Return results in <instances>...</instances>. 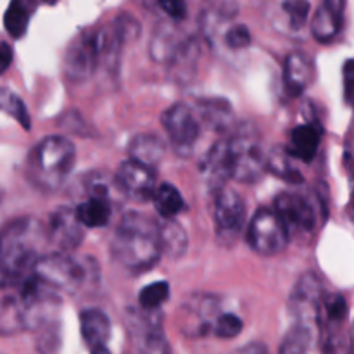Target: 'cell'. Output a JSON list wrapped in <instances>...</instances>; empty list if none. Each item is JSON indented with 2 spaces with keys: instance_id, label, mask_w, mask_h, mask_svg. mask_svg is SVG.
<instances>
[{
  "instance_id": "obj_11",
  "label": "cell",
  "mask_w": 354,
  "mask_h": 354,
  "mask_svg": "<svg viewBox=\"0 0 354 354\" xmlns=\"http://www.w3.org/2000/svg\"><path fill=\"white\" fill-rule=\"evenodd\" d=\"M324 297V286L315 273L301 275L289 296V310L296 324L310 328L317 327Z\"/></svg>"
},
{
  "instance_id": "obj_25",
  "label": "cell",
  "mask_w": 354,
  "mask_h": 354,
  "mask_svg": "<svg viewBox=\"0 0 354 354\" xmlns=\"http://www.w3.org/2000/svg\"><path fill=\"white\" fill-rule=\"evenodd\" d=\"M159 241H161L162 254L171 259H180L189 248V237L175 218H161L158 221Z\"/></svg>"
},
{
  "instance_id": "obj_33",
  "label": "cell",
  "mask_w": 354,
  "mask_h": 354,
  "mask_svg": "<svg viewBox=\"0 0 354 354\" xmlns=\"http://www.w3.org/2000/svg\"><path fill=\"white\" fill-rule=\"evenodd\" d=\"M169 297V286L168 282H154L149 283L147 287L140 290L138 294V304L144 310H159L162 303Z\"/></svg>"
},
{
  "instance_id": "obj_23",
  "label": "cell",
  "mask_w": 354,
  "mask_h": 354,
  "mask_svg": "<svg viewBox=\"0 0 354 354\" xmlns=\"http://www.w3.org/2000/svg\"><path fill=\"white\" fill-rule=\"evenodd\" d=\"M80 328H82L83 341L90 349H93L99 346H106L111 334V322L104 311L92 308V310L82 311Z\"/></svg>"
},
{
  "instance_id": "obj_31",
  "label": "cell",
  "mask_w": 354,
  "mask_h": 354,
  "mask_svg": "<svg viewBox=\"0 0 354 354\" xmlns=\"http://www.w3.org/2000/svg\"><path fill=\"white\" fill-rule=\"evenodd\" d=\"M313 328L296 324L280 344L279 354H310Z\"/></svg>"
},
{
  "instance_id": "obj_29",
  "label": "cell",
  "mask_w": 354,
  "mask_h": 354,
  "mask_svg": "<svg viewBox=\"0 0 354 354\" xmlns=\"http://www.w3.org/2000/svg\"><path fill=\"white\" fill-rule=\"evenodd\" d=\"M31 7L28 0H10L6 14H3V26L12 38H21L28 30Z\"/></svg>"
},
{
  "instance_id": "obj_36",
  "label": "cell",
  "mask_w": 354,
  "mask_h": 354,
  "mask_svg": "<svg viewBox=\"0 0 354 354\" xmlns=\"http://www.w3.org/2000/svg\"><path fill=\"white\" fill-rule=\"evenodd\" d=\"M225 44L234 50H241L251 44V31L244 24H234L225 35Z\"/></svg>"
},
{
  "instance_id": "obj_19",
  "label": "cell",
  "mask_w": 354,
  "mask_h": 354,
  "mask_svg": "<svg viewBox=\"0 0 354 354\" xmlns=\"http://www.w3.org/2000/svg\"><path fill=\"white\" fill-rule=\"evenodd\" d=\"M201 171H203V178H204V183H206V187L214 194L223 190L228 180L234 178V171H232L230 144H228V138L218 140L216 144L209 149L206 158L203 159Z\"/></svg>"
},
{
  "instance_id": "obj_27",
  "label": "cell",
  "mask_w": 354,
  "mask_h": 354,
  "mask_svg": "<svg viewBox=\"0 0 354 354\" xmlns=\"http://www.w3.org/2000/svg\"><path fill=\"white\" fill-rule=\"evenodd\" d=\"M199 50L201 48L196 38H189L183 44H180V47H176L175 54L169 59V66H171L173 75H175V78H178V82L185 76L192 75L197 59H199Z\"/></svg>"
},
{
  "instance_id": "obj_18",
  "label": "cell",
  "mask_w": 354,
  "mask_h": 354,
  "mask_svg": "<svg viewBox=\"0 0 354 354\" xmlns=\"http://www.w3.org/2000/svg\"><path fill=\"white\" fill-rule=\"evenodd\" d=\"M76 213L86 228H102L109 223V189L100 178H92L86 185V197L76 206Z\"/></svg>"
},
{
  "instance_id": "obj_22",
  "label": "cell",
  "mask_w": 354,
  "mask_h": 354,
  "mask_svg": "<svg viewBox=\"0 0 354 354\" xmlns=\"http://www.w3.org/2000/svg\"><path fill=\"white\" fill-rule=\"evenodd\" d=\"M322 135H324V131H322V127L318 123L297 124L290 131L289 147L286 151L294 159H299L303 162H311L322 144Z\"/></svg>"
},
{
  "instance_id": "obj_7",
  "label": "cell",
  "mask_w": 354,
  "mask_h": 354,
  "mask_svg": "<svg viewBox=\"0 0 354 354\" xmlns=\"http://www.w3.org/2000/svg\"><path fill=\"white\" fill-rule=\"evenodd\" d=\"M290 230L275 209H258L251 218L248 242L261 256L280 254L289 245Z\"/></svg>"
},
{
  "instance_id": "obj_4",
  "label": "cell",
  "mask_w": 354,
  "mask_h": 354,
  "mask_svg": "<svg viewBox=\"0 0 354 354\" xmlns=\"http://www.w3.org/2000/svg\"><path fill=\"white\" fill-rule=\"evenodd\" d=\"M75 145L61 135H50L35 145L26 159V176L37 189L55 192L75 168Z\"/></svg>"
},
{
  "instance_id": "obj_35",
  "label": "cell",
  "mask_w": 354,
  "mask_h": 354,
  "mask_svg": "<svg viewBox=\"0 0 354 354\" xmlns=\"http://www.w3.org/2000/svg\"><path fill=\"white\" fill-rule=\"evenodd\" d=\"M283 12L289 17V23L294 30H299L306 24L308 14H310V2L308 0H286L283 2Z\"/></svg>"
},
{
  "instance_id": "obj_38",
  "label": "cell",
  "mask_w": 354,
  "mask_h": 354,
  "mask_svg": "<svg viewBox=\"0 0 354 354\" xmlns=\"http://www.w3.org/2000/svg\"><path fill=\"white\" fill-rule=\"evenodd\" d=\"M342 76H344V99L349 106L354 107V59L344 62Z\"/></svg>"
},
{
  "instance_id": "obj_5",
  "label": "cell",
  "mask_w": 354,
  "mask_h": 354,
  "mask_svg": "<svg viewBox=\"0 0 354 354\" xmlns=\"http://www.w3.org/2000/svg\"><path fill=\"white\" fill-rule=\"evenodd\" d=\"M348 313V301L341 294L325 292L317 324L324 354H351Z\"/></svg>"
},
{
  "instance_id": "obj_10",
  "label": "cell",
  "mask_w": 354,
  "mask_h": 354,
  "mask_svg": "<svg viewBox=\"0 0 354 354\" xmlns=\"http://www.w3.org/2000/svg\"><path fill=\"white\" fill-rule=\"evenodd\" d=\"M248 220V207L242 196L225 187L216 194L214 201V228L218 241L234 244Z\"/></svg>"
},
{
  "instance_id": "obj_17",
  "label": "cell",
  "mask_w": 354,
  "mask_h": 354,
  "mask_svg": "<svg viewBox=\"0 0 354 354\" xmlns=\"http://www.w3.org/2000/svg\"><path fill=\"white\" fill-rule=\"evenodd\" d=\"M86 228L78 218L76 207H59L50 214L48 221V239L62 252H69L82 244Z\"/></svg>"
},
{
  "instance_id": "obj_15",
  "label": "cell",
  "mask_w": 354,
  "mask_h": 354,
  "mask_svg": "<svg viewBox=\"0 0 354 354\" xmlns=\"http://www.w3.org/2000/svg\"><path fill=\"white\" fill-rule=\"evenodd\" d=\"M162 127L176 154L189 158L201 135V124L187 104H175L162 114Z\"/></svg>"
},
{
  "instance_id": "obj_1",
  "label": "cell",
  "mask_w": 354,
  "mask_h": 354,
  "mask_svg": "<svg viewBox=\"0 0 354 354\" xmlns=\"http://www.w3.org/2000/svg\"><path fill=\"white\" fill-rule=\"evenodd\" d=\"M2 290L0 328L6 335L45 327L54 322L61 306L59 290L48 286L37 273L12 286H3Z\"/></svg>"
},
{
  "instance_id": "obj_20",
  "label": "cell",
  "mask_w": 354,
  "mask_h": 354,
  "mask_svg": "<svg viewBox=\"0 0 354 354\" xmlns=\"http://www.w3.org/2000/svg\"><path fill=\"white\" fill-rule=\"evenodd\" d=\"M344 23V0H324L311 19V33L320 44L334 40Z\"/></svg>"
},
{
  "instance_id": "obj_9",
  "label": "cell",
  "mask_w": 354,
  "mask_h": 354,
  "mask_svg": "<svg viewBox=\"0 0 354 354\" xmlns=\"http://www.w3.org/2000/svg\"><path fill=\"white\" fill-rule=\"evenodd\" d=\"M35 273L54 289L73 292L83 286L88 270L83 263L73 259L68 252L59 251L41 256Z\"/></svg>"
},
{
  "instance_id": "obj_41",
  "label": "cell",
  "mask_w": 354,
  "mask_h": 354,
  "mask_svg": "<svg viewBox=\"0 0 354 354\" xmlns=\"http://www.w3.org/2000/svg\"><path fill=\"white\" fill-rule=\"evenodd\" d=\"M348 213H349V218L354 221V187L351 192V201H349V206H348Z\"/></svg>"
},
{
  "instance_id": "obj_28",
  "label": "cell",
  "mask_w": 354,
  "mask_h": 354,
  "mask_svg": "<svg viewBox=\"0 0 354 354\" xmlns=\"http://www.w3.org/2000/svg\"><path fill=\"white\" fill-rule=\"evenodd\" d=\"M152 201H154V207L161 218H175L183 209L182 194L171 183H162V185H159L156 189Z\"/></svg>"
},
{
  "instance_id": "obj_8",
  "label": "cell",
  "mask_w": 354,
  "mask_h": 354,
  "mask_svg": "<svg viewBox=\"0 0 354 354\" xmlns=\"http://www.w3.org/2000/svg\"><path fill=\"white\" fill-rule=\"evenodd\" d=\"M127 320L138 354H171L158 310H130Z\"/></svg>"
},
{
  "instance_id": "obj_14",
  "label": "cell",
  "mask_w": 354,
  "mask_h": 354,
  "mask_svg": "<svg viewBox=\"0 0 354 354\" xmlns=\"http://www.w3.org/2000/svg\"><path fill=\"white\" fill-rule=\"evenodd\" d=\"M273 209L286 221L290 234H313L318 228L320 213L311 197L297 192H282L275 199Z\"/></svg>"
},
{
  "instance_id": "obj_16",
  "label": "cell",
  "mask_w": 354,
  "mask_h": 354,
  "mask_svg": "<svg viewBox=\"0 0 354 354\" xmlns=\"http://www.w3.org/2000/svg\"><path fill=\"white\" fill-rule=\"evenodd\" d=\"M116 183L124 196L137 203H145L154 197L156 178L152 168L133 159L121 162L116 173Z\"/></svg>"
},
{
  "instance_id": "obj_43",
  "label": "cell",
  "mask_w": 354,
  "mask_h": 354,
  "mask_svg": "<svg viewBox=\"0 0 354 354\" xmlns=\"http://www.w3.org/2000/svg\"><path fill=\"white\" fill-rule=\"evenodd\" d=\"M41 3H47V6H54V3H57V0H40Z\"/></svg>"
},
{
  "instance_id": "obj_32",
  "label": "cell",
  "mask_w": 354,
  "mask_h": 354,
  "mask_svg": "<svg viewBox=\"0 0 354 354\" xmlns=\"http://www.w3.org/2000/svg\"><path fill=\"white\" fill-rule=\"evenodd\" d=\"M0 104H2V109L9 116H12L24 130H30V114H28V109L24 107V102L17 93L10 92V90H2Z\"/></svg>"
},
{
  "instance_id": "obj_40",
  "label": "cell",
  "mask_w": 354,
  "mask_h": 354,
  "mask_svg": "<svg viewBox=\"0 0 354 354\" xmlns=\"http://www.w3.org/2000/svg\"><path fill=\"white\" fill-rule=\"evenodd\" d=\"M10 59H12V52L7 44H2V71H6L10 64Z\"/></svg>"
},
{
  "instance_id": "obj_34",
  "label": "cell",
  "mask_w": 354,
  "mask_h": 354,
  "mask_svg": "<svg viewBox=\"0 0 354 354\" xmlns=\"http://www.w3.org/2000/svg\"><path fill=\"white\" fill-rule=\"evenodd\" d=\"M242 328H244V324H242V320L237 315L221 313L218 317L216 325H214L213 334L220 339H234L241 334Z\"/></svg>"
},
{
  "instance_id": "obj_39",
  "label": "cell",
  "mask_w": 354,
  "mask_h": 354,
  "mask_svg": "<svg viewBox=\"0 0 354 354\" xmlns=\"http://www.w3.org/2000/svg\"><path fill=\"white\" fill-rule=\"evenodd\" d=\"M232 354H268V349L261 342H251V344L242 346V348H239L237 351H234Z\"/></svg>"
},
{
  "instance_id": "obj_6",
  "label": "cell",
  "mask_w": 354,
  "mask_h": 354,
  "mask_svg": "<svg viewBox=\"0 0 354 354\" xmlns=\"http://www.w3.org/2000/svg\"><path fill=\"white\" fill-rule=\"evenodd\" d=\"M230 144L232 171L234 178L241 183H254L268 171V154L263 151L261 140L256 131L249 127L241 128L234 137L228 138Z\"/></svg>"
},
{
  "instance_id": "obj_37",
  "label": "cell",
  "mask_w": 354,
  "mask_h": 354,
  "mask_svg": "<svg viewBox=\"0 0 354 354\" xmlns=\"http://www.w3.org/2000/svg\"><path fill=\"white\" fill-rule=\"evenodd\" d=\"M158 7L173 21H182L187 17L185 0H156Z\"/></svg>"
},
{
  "instance_id": "obj_24",
  "label": "cell",
  "mask_w": 354,
  "mask_h": 354,
  "mask_svg": "<svg viewBox=\"0 0 354 354\" xmlns=\"http://www.w3.org/2000/svg\"><path fill=\"white\" fill-rule=\"evenodd\" d=\"M128 154L133 161L149 166V168H156L165 158L166 145L156 135L142 133L131 138L130 145H128Z\"/></svg>"
},
{
  "instance_id": "obj_12",
  "label": "cell",
  "mask_w": 354,
  "mask_h": 354,
  "mask_svg": "<svg viewBox=\"0 0 354 354\" xmlns=\"http://www.w3.org/2000/svg\"><path fill=\"white\" fill-rule=\"evenodd\" d=\"M100 66V31H85L73 40L64 55L66 76L73 82H85Z\"/></svg>"
},
{
  "instance_id": "obj_13",
  "label": "cell",
  "mask_w": 354,
  "mask_h": 354,
  "mask_svg": "<svg viewBox=\"0 0 354 354\" xmlns=\"http://www.w3.org/2000/svg\"><path fill=\"white\" fill-rule=\"evenodd\" d=\"M220 303L209 294H196L183 303L178 311V325L187 337H204L214 332Z\"/></svg>"
},
{
  "instance_id": "obj_42",
  "label": "cell",
  "mask_w": 354,
  "mask_h": 354,
  "mask_svg": "<svg viewBox=\"0 0 354 354\" xmlns=\"http://www.w3.org/2000/svg\"><path fill=\"white\" fill-rule=\"evenodd\" d=\"M92 354H111V353H109V349L106 348V346H99V348L92 349Z\"/></svg>"
},
{
  "instance_id": "obj_26",
  "label": "cell",
  "mask_w": 354,
  "mask_h": 354,
  "mask_svg": "<svg viewBox=\"0 0 354 354\" xmlns=\"http://www.w3.org/2000/svg\"><path fill=\"white\" fill-rule=\"evenodd\" d=\"M197 107H199L203 120L213 130L225 131L234 124V111H232V106L225 99H201Z\"/></svg>"
},
{
  "instance_id": "obj_30",
  "label": "cell",
  "mask_w": 354,
  "mask_h": 354,
  "mask_svg": "<svg viewBox=\"0 0 354 354\" xmlns=\"http://www.w3.org/2000/svg\"><path fill=\"white\" fill-rule=\"evenodd\" d=\"M292 156L282 149H275L268 154V171L277 175L279 178L286 180L290 183H301L303 176H301L299 169L294 166Z\"/></svg>"
},
{
  "instance_id": "obj_21",
  "label": "cell",
  "mask_w": 354,
  "mask_h": 354,
  "mask_svg": "<svg viewBox=\"0 0 354 354\" xmlns=\"http://www.w3.org/2000/svg\"><path fill=\"white\" fill-rule=\"evenodd\" d=\"M315 80V62L304 52H292L283 64V82L294 95L303 93Z\"/></svg>"
},
{
  "instance_id": "obj_2",
  "label": "cell",
  "mask_w": 354,
  "mask_h": 354,
  "mask_svg": "<svg viewBox=\"0 0 354 354\" xmlns=\"http://www.w3.org/2000/svg\"><path fill=\"white\" fill-rule=\"evenodd\" d=\"M111 254L118 265L131 273H145L154 268L162 256L158 221L137 211L124 214L114 232Z\"/></svg>"
},
{
  "instance_id": "obj_3",
  "label": "cell",
  "mask_w": 354,
  "mask_h": 354,
  "mask_svg": "<svg viewBox=\"0 0 354 354\" xmlns=\"http://www.w3.org/2000/svg\"><path fill=\"white\" fill-rule=\"evenodd\" d=\"M40 227L31 218H19L6 225L2 232V287L35 275L38 261L37 242Z\"/></svg>"
}]
</instances>
